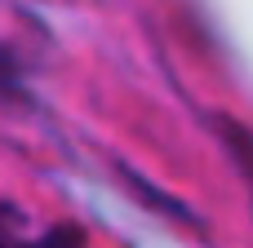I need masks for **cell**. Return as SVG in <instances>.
Instances as JSON below:
<instances>
[{
	"label": "cell",
	"instance_id": "obj_3",
	"mask_svg": "<svg viewBox=\"0 0 253 248\" xmlns=\"http://www.w3.org/2000/svg\"><path fill=\"white\" fill-rule=\"evenodd\" d=\"M9 93H18V62H13V53L0 44V98H9Z\"/></svg>",
	"mask_w": 253,
	"mask_h": 248
},
{
	"label": "cell",
	"instance_id": "obj_1",
	"mask_svg": "<svg viewBox=\"0 0 253 248\" xmlns=\"http://www.w3.org/2000/svg\"><path fill=\"white\" fill-rule=\"evenodd\" d=\"M0 248H89L84 231L62 222V226H49L44 235H22V222L13 209L0 204Z\"/></svg>",
	"mask_w": 253,
	"mask_h": 248
},
{
	"label": "cell",
	"instance_id": "obj_2",
	"mask_svg": "<svg viewBox=\"0 0 253 248\" xmlns=\"http://www.w3.org/2000/svg\"><path fill=\"white\" fill-rule=\"evenodd\" d=\"M218 133H222V142H227V151H231V160H236V169L245 173V182H249L253 191V129H245L240 120H218Z\"/></svg>",
	"mask_w": 253,
	"mask_h": 248
}]
</instances>
